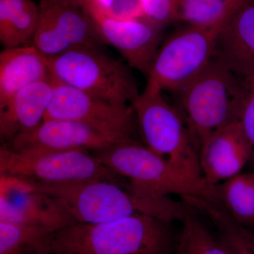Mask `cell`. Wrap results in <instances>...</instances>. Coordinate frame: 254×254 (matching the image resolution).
Segmentation results:
<instances>
[{
  "label": "cell",
  "instance_id": "cell-20",
  "mask_svg": "<svg viewBox=\"0 0 254 254\" xmlns=\"http://www.w3.org/2000/svg\"><path fill=\"white\" fill-rule=\"evenodd\" d=\"M215 203L242 226L254 225V171L215 185Z\"/></svg>",
  "mask_w": 254,
  "mask_h": 254
},
{
  "label": "cell",
  "instance_id": "cell-10",
  "mask_svg": "<svg viewBox=\"0 0 254 254\" xmlns=\"http://www.w3.org/2000/svg\"><path fill=\"white\" fill-rule=\"evenodd\" d=\"M31 44L47 58L76 49H97L101 41L83 6L73 0H40Z\"/></svg>",
  "mask_w": 254,
  "mask_h": 254
},
{
  "label": "cell",
  "instance_id": "cell-1",
  "mask_svg": "<svg viewBox=\"0 0 254 254\" xmlns=\"http://www.w3.org/2000/svg\"><path fill=\"white\" fill-rule=\"evenodd\" d=\"M36 190L49 195L77 223L97 224L136 215L182 221L185 203L167 197L148 196L136 191L128 182L103 180L48 183L25 180Z\"/></svg>",
  "mask_w": 254,
  "mask_h": 254
},
{
  "label": "cell",
  "instance_id": "cell-6",
  "mask_svg": "<svg viewBox=\"0 0 254 254\" xmlns=\"http://www.w3.org/2000/svg\"><path fill=\"white\" fill-rule=\"evenodd\" d=\"M58 81L119 105H131L140 95L129 68L98 49H76L48 58Z\"/></svg>",
  "mask_w": 254,
  "mask_h": 254
},
{
  "label": "cell",
  "instance_id": "cell-23",
  "mask_svg": "<svg viewBox=\"0 0 254 254\" xmlns=\"http://www.w3.org/2000/svg\"><path fill=\"white\" fill-rule=\"evenodd\" d=\"M51 230L41 227L0 222V254L46 253Z\"/></svg>",
  "mask_w": 254,
  "mask_h": 254
},
{
  "label": "cell",
  "instance_id": "cell-3",
  "mask_svg": "<svg viewBox=\"0 0 254 254\" xmlns=\"http://www.w3.org/2000/svg\"><path fill=\"white\" fill-rule=\"evenodd\" d=\"M250 81L214 57L178 92L182 115L198 150L215 133L238 120Z\"/></svg>",
  "mask_w": 254,
  "mask_h": 254
},
{
  "label": "cell",
  "instance_id": "cell-28",
  "mask_svg": "<svg viewBox=\"0 0 254 254\" xmlns=\"http://www.w3.org/2000/svg\"><path fill=\"white\" fill-rule=\"evenodd\" d=\"M250 81L254 82V77L253 78H252V79H251Z\"/></svg>",
  "mask_w": 254,
  "mask_h": 254
},
{
  "label": "cell",
  "instance_id": "cell-19",
  "mask_svg": "<svg viewBox=\"0 0 254 254\" xmlns=\"http://www.w3.org/2000/svg\"><path fill=\"white\" fill-rule=\"evenodd\" d=\"M184 201L211 221L230 254H254V234L237 223L218 203L203 197H187Z\"/></svg>",
  "mask_w": 254,
  "mask_h": 254
},
{
  "label": "cell",
  "instance_id": "cell-7",
  "mask_svg": "<svg viewBox=\"0 0 254 254\" xmlns=\"http://www.w3.org/2000/svg\"><path fill=\"white\" fill-rule=\"evenodd\" d=\"M226 23L189 25L169 37L159 48L145 87L178 93L213 59L219 36Z\"/></svg>",
  "mask_w": 254,
  "mask_h": 254
},
{
  "label": "cell",
  "instance_id": "cell-21",
  "mask_svg": "<svg viewBox=\"0 0 254 254\" xmlns=\"http://www.w3.org/2000/svg\"><path fill=\"white\" fill-rule=\"evenodd\" d=\"M252 0H177V21L190 26L227 22Z\"/></svg>",
  "mask_w": 254,
  "mask_h": 254
},
{
  "label": "cell",
  "instance_id": "cell-15",
  "mask_svg": "<svg viewBox=\"0 0 254 254\" xmlns=\"http://www.w3.org/2000/svg\"><path fill=\"white\" fill-rule=\"evenodd\" d=\"M53 76L18 91L0 108V134L3 144L43 123L53 98Z\"/></svg>",
  "mask_w": 254,
  "mask_h": 254
},
{
  "label": "cell",
  "instance_id": "cell-26",
  "mask_svg": "<svg viewBox=\"0 0 254 254\" xmlns=\"http://www.w3.org/2000/svg\"><path fill=\"white\" fill-rule=\"evenodd\" d=\"M238 121L252 149L250 164L254 171V82L250 81V91L241 110Z\"/></svg>",
  "mask_w": 254,
  "mask_h": 254
},
{
  "label": "cell",
  "instance_id": "cell-24",
  "mask_svg": "<svg viewBox=\"0 0 254 254\" xmlns=\"http://www.w3.org/2000/svg\"><path fill=\"white\" fill-rule=\"evenodd\" d=\"M83 4L118 19L145 18L141 0H81L80 5Z\"/></svg>",
  "mask_w": 254,
  "mask_h": 254
},
{
  "label": "cell",
  "instance_id": "cell-16",
  "mask_svg": "<svg viewBox=\"0 0 254 254\" xmlns=\"http://www.w3.org/2000/svg\"><path fill=\"white\" fill-rule=\"evenodd\" d=\"M215 57L241 77H254V0L251 1L222 28Z\"/></svg>",
  "mask_w": 254,
  "mask_h": 254
},
{
  "label": "cell",
  "instance_id": "cell-18",
  "mask_svg": "<svg viewBox=\"0 0 254 254\" xmlns=\"http://www.w3.org/2000/svg\"><path fill=\"white\" fill-rule=\"evenodd\" d=\"M39 18L33 0H0V42L4 48L32 43Z\"/></svg>",
  "mask_w": 254,
  "mask_h": 254
},
{
  "label": "cell",
  "instance_id": "cell-12",
  "mask_svg": "<svg viewBox=\"0 0 254 254\" xmlns=\"http://www.w3.org/2000/svg\"><path fill=\"white\" fill-rule=\"evenodd\" d=\"M0 192V222L53 232L77 223L56 200L33 190L23 179L1 175Z\"/></svg>",
  "mask_w": 254,
  "mask_h": 254
},
{
  "label": "cell",
  "instance_id": "cell-11",
  "mask_svg": "<svg viewBox=\"0 0 254 254\" xmlns=\"http://www.w3.org/2000/svg\"><path fill=\"white\" fill-rule=\"evenodd\" d=\"M101 41L120 52L131 68L148 76L162 44L160 26L146 18L118 19L81 5Z\"/></svg>",
  "mask_w": 254,
  "mask_h": 254
},
{
  "label": "cell",
  "instance_id": "cell-13",
  "mask_svg": "<svg viewBox=\"0 0 254 254\" xmlns=\"http://www.w3.org/2000/svg\"><path fill=\"white\" fill-rule=\"evenodd\" d=\"M123 143L126 142L79 122L47 120L31 131L20 133L3 145L20 153H39L71 149L98 151Z\"/></svg>",
  "mask_w": 254,
  "mask_h": 254
},
{
  "label": "cell",
  "instance_id": "cell-17",
  "mask_svg": "<svg viewBox=\"0 0 254 254\" xmlns=\"http://www.w3.org/2000/svg\"><path fill=\"white\" fill-rule=\"evenodd\" d=\"M52 78L48 58L33 45L4 48L0 54V108L26 87Z\"/></svg>",
  "mask_w": 254,
  "mask_h": 254
},
{
  "label": "cell",
  "instance_id": "cell-22",
  "mask_svg": "<svg viewBox=\"0 0 254 254\" xmlns=\"http://www.w3.org/2000/svg\"><path fill=\"white\" fill-rule=\"evenodd\" d=\"M187 205L175 254H230L218 237L214 236L196 215L194 209Z\"/></svg>",
  "mask_w": 254,
  "mask_h": 254
},
{
  "label": "cell",
  "instance_id": "cell-8",
  "mask_svg": "<svg viewBox=\"0 0 254 254\" xmlns=\"http://www.w3.org/2000/svg\"><path fill=\"white\" fill-rule=\"evenodd\" d=\"M0 173L30 181L63 183L103 180L127 183L86 149L20 153L0 148Z\"/></svg>",
  "mask_w": 254,
  "mask_h": 254
},
{
  "label": "cell",
  "instance_id": "cell-4",
  "mask_svg": "<svg viewBox=\"0 0 254 254\" xmlns=\"http://www.w3.org/2000/svg\"><path fill=\"white\" fill-rule=\"evenodd\" d=\"M98 152L95 158L142 194L157 198L175 194L182 198L203 197L215 200V186L183 175L138 141L119 143Z\"/></svg>",
  "mask_w": 254,
  "mask_h": 254
},
{
  "label": "cell",
  "instance_id": "cell-27",
  "mask_svg": "<svg viewBox=\"0 0 254 254\" xmlns=\"http://www.w3.org/2000/svg\"><path fill=\"white\" fill-rule=\"evenodd\" d=\"M73 1H74L75 2L78 3V4H80V1H81V0H73Z\"/></svg>",
  "mask_w": 254,
  "mask_h": 254
},
{
  "label": "cell",
  "instance_id": "cell-14",
  "mask_svg": "<svg viewBox=\"0 0 254 254\" xmlns=\"http://www.w3.org/2000/svg\"><path fill=\"white\" fill-rule=\"evenodd\" d=\"M252 149L238 120L222 128L199 148L205 183L215 186L236 176L250 163Z\"/></svg>",
  "mask_w": 254,
  "mask_h": 254
},
{
  "label": "cell",
  "instance_id": "cell-30",
  "mask_svg": "<svg viewBox=\"0 0 254 254\" xmlns=\"http://www.w3.org/2000/svg\"><path fill=\"white\" fill-rule=\"evenodd\" d=\"M253 234H254V233H253Z\"/></svg>",
  "mask_w": 254,
  "mask_h": 254
},
{
  "label": "cell",
  "instance_id": "cell-2",
  "mask_svg": "<svg viewBox=\"0 0 254 254\" xmlns=\"http://www.w3.org/2000/svg\"><path fill=\"white\" fill-rule=\"evenodd\" d=\"M172 222L136 215L97 224L76 223L53 232L50 254H173L179 235Z\"/></svg>",
  "mask_w": 254,
  "mask_h": 254
},
{
  "label": "cell",
  "instance_id": "cell-5",
  "mask_svg": "<svg viewBox=\"0 0 254 254\" xmlns=\"http://www.w3.org/2000/svg\"><path fill=\"white\" fill-rule=\"evenodd\" d=\"M131 105L146 146L183 175L205 182L198 146L182 114L163 92L145 87Z\"/></svg>",
  "mask_w": 254,
  "mask_h": 254
},
{
  "label": "cell",
  "instance_id": "cell-25",
  "mask_svg": "<svg viewBox=\"0 0 254 254\" xmlns=\"http://www.w3.org/2000/svg\"><path fill=\"white\" fill-rule=\"evenodd\" d=\"M145 17L159 26L177 21V0H141Z\"/></svg>",
  "mask_w": 254,
  "mask_h": 254
},
{
  "label": "cell",
  "instance_id": "cell-9",
  "mask_svg": "<svg viewBox=\"0 0 254 254\" xmlns=\"http://www.w3.org/2000/svg\"><path fill=\"white\" fill-rule=\"evenodd\" d=\"M47 120L79 122L120 141H136L137 121L131 105L113 104L55 78L53 98L45 115Z\"/></svg>",
  "mask_w": 254,
  "mask_h": 254
},
{
  "label": "cell",
  "instance_id": "cell-29",
  "mask_svg": "<svg viewBox=\"0 0 254 254\" xmlns=\"http://www.w3.org/2000/svg\"><path fill=\"white\" fill-rule=\"evenodd\" d=\"M48 254V253H43V254Z\"/></svg>",
  "mask_w": 254,
  "mask_h": 254
}]
</instances>
